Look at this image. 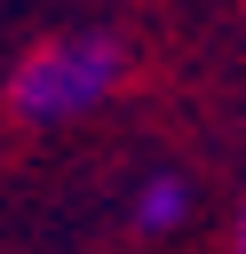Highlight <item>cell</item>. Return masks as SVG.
I'll return each instance as SVG.
<instances>
[{
  "mask_svg": "<svg viewBox=\"0 0 246 254\" xmlns=\"http://www.w3.org/2000/svg\"><path fill=\"white\" fill-rule=\"evenodd\" d=\"M183 206H190V190H183L175 175H159V183H143V190H135V222H143V230H175V222H183Z\"/></svg>",
  "mask_w": 246,
  "mask_h": 254,
  "instance_id": "2",
  "label": "cell"
},
{
  "mask_svg": "<svg viewBox=\"0 0 246 254\" xmlns=\"http://www.w3.org/2000/svg\"><path fill=\"white\" fill-rule=\"evenodd\" d=\"M238 246H246V222H238Z\"/></svg>",
  "mask_w": 246,
  "mask_h": 254,
  "instance_id": "3",
  "label": "cell"
},
{
  "mask_svg": "<svg viewBox=\"0 0 246 254\" xmlns=\"http://www.w3.org/2000/svg\"><path fill=\"white\" fill-rule=\"evenodd\" d=\"M119 71H127V56L111 48V40H56V48H40L24 71H16V119H79V111H95L111 87H119Z\"/></svg>",
  "mask_w": 246,
  "mask_h": 254,
  "instance_id": "1",
  "label": "cell"
}]
</instances>
